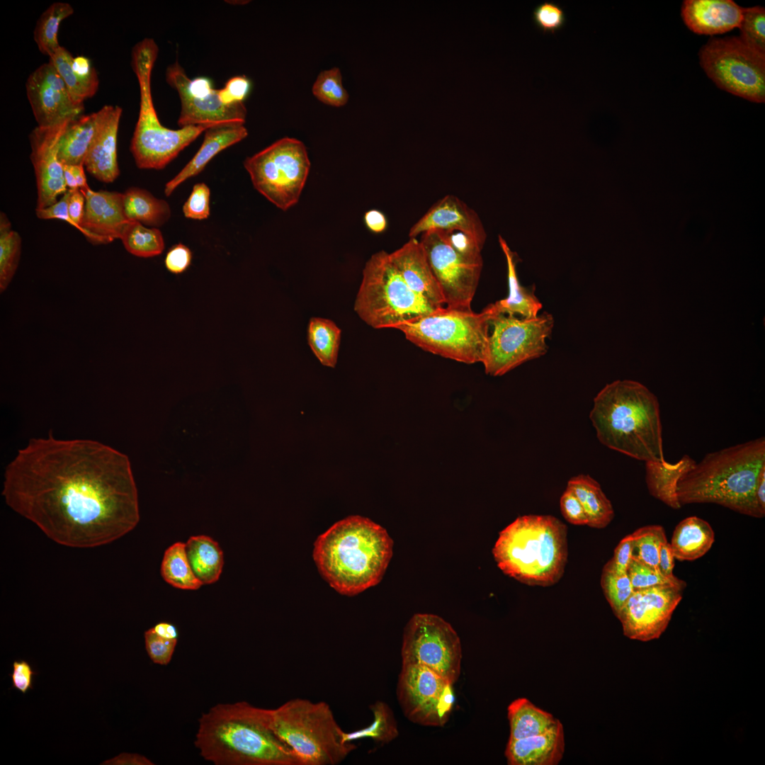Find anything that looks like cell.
I'll return each instance as SVG.
<instances>
[{"label":"cell","mask_w":765,"mask_h":765,"mask_svg":"<svg viewBox=\"0 0 765 765\" xmlns=\"http://www.w3.org/2000/svg\"><path fill=\"white\" fill-rule=\"evenodd\" d=\"M2 495L48 538L72 548L110 543L139 522L128 456L89 439L34 438L7 465Z\"/></svg>","instance_id":"6da1fadb"},{"label":"cell","mask_w":765,"mask_h":765,"mask_svg":"<svg viewBox=\"0 0 765 765\" xmlns=\"http://www.w3.org/2000/svg\"><path fill=\"white\" fill-rule=\"evenodd\" d=\"M387 531L368 518L348 516L319 536L313 559L339 594L354 596L378 584L392 555Z\"/></svg>","instance_id":"7a4b0ae2"},{"label":"cell","mask_w":765,"mask_h":765,"mask_svg":"<svg viewBox=\"0 0 765 765\" xmlns=\"http://www.w3.org/2000/svg\"><path fill=\"white\" fill-rule=\"evenodd\" d=\"M195 746L215 765H300L293 752L266 727L260 708L246 701L219 703L198 720Z\"/></svg>","instance_id":"3957f363"},{"label":"cell","mask_w":765,"mask_h":765,"mask_svg":"<svg viewBox=\"0 0 765 765\" xmlns=\"http://www.w3.org/2000/svg\"><path fill=\"white\" fill-rule=\"evenodd\" d=\"M589 416L597 438L608 448L645 462L665 460L659 404L642 383L617 380L606 385Z\"/></svg>","instance_id":"277c9868"},{"label":"cell","mask_w":765,"mask_h":765,"mask_svg":"<svg viewBox=\"0 0 765 765\" xmlns=\"http://www.w3.org/2000/svg\"><path fill=\"white\" fill-rule=\"evenodd\" d=\"M765 466V438L707 453L679 479L681 506L712 503L755 518L765 515L755 499L758 475Z\"/></svg>","instance_id":"5b68a950"},{"label":"cell","mask_w":765,"mask_h":765,"mask_svg":"<svg viewBox=\"0 0 765 765\" xmlns=\"http://www.w3.org/2000/svg\"><path fill=\"white\" fill-rule=\"evenodd\" d=\"M492 553L510 577L530 586H552L563 576L567 561V526L553 516H519L499 533Z\"/></svg>","instance_id":"8992f818"},{"label":"cell","mask_w":765,"mask_h":765,"mask_svg":"<svg viewBox=\"0 0 765 765\" xmlns=\"http://www.w3.org/2000/svg\"><path fill=\"white\" fill-rule=\"evenodd\" d=\"M271 732L297 756L300 765H336L356 749L346 742L344 731L329 705L293 698L276 708H260Z\"/></svg>","instance_id":"52a82bcc"},{"label":"cell","mask_w":765,"mask_h":765,"mask_svg":"<svg viewBox=\"0 0 765 765\" xmlns=\"http://www.w3.org/2000/svg\"><path fill=\"white\" fill-rule=\"evenodd\" d=\"M494 313L491 304L479 313L444 307L395 329L426 351L464 363H482Z\"/></svg>","instance_id":"ba28073f"},{"label":"cell","mask_w":765,"mask_h":765,"mask_svg":"<svg viewBox=\"0 0 765 765\" xmlns=\"http://www.w3.org/2000/svg\"><path fill=\"white\" fill-rule=\"evenodd\" d=\"M354 310L375 329L392 328L427 315L436 309L405 283L385 251L371 256L363 271Z\"/></svg>","instance_id":"9c48e42d"},{"label":"cell","mask_w":765,"mask_h":765,"mask_svg":"<svg viewBox=\"0 0 765 765\" xmlns=\"http://www.w3.org/2000/svg\"><path fill=\"white\" fill-rule=\"evenodd\" d=\"M244 166L255 189L277 208L287 210L299 200L310 162L301 141L283 137L247 157Z\"/></svg>","instance_id":"30bf717a"},{"label":"cell","mask_w":765,"mask_h":765,"mask_svg":"<svg viewBox=\"0 0 765 765\" xmlns=\"http://www.w3.org/2000/svg\"><path fill=\"white\" fill-rule=\"evenodd\" d=\"M153 67L142 64L134 72L140 86V110L130 143V152L139 169H162L202 132L218 125H190L178 130L163 126L155 110L151 91Z\"/></svg>","instance_id":"8fae6325"},{"label":"cell","mask_w":765,"mask_h":765,"mask_svg":"<svg viewBox=\"0 0 765 765\" xmlns=\"http://www.w3.org/2000/svg\"><path fill=\"white\" fill-rule=\"evenodd\" d=\"M554 319L548 312L523 318L494 313L482 361L485 373L500 376L548 351Z\"/></svg>","instance_id":"7c38bea8"},{"label":"cell","mask_w":765,"mask_h":765,"mask_svg":"<svg viewBox=\"0 0 765 765\" xmlns=\"http://www.w3.org/2000/svg\"><path fill=\"white\" fill-rule=\"evenodd\" d=\"M705 72L720 89L750 101H765V52L740 37L710 38L700 51Z\"/></svg>","instance_id":"4fadbf2b"},{"label":"cell","mask_w":765,"mask_h":765,"mask_svg":"<svg viewBox=\"0 0 765 765\" xmlns=\"http://www.w3.org/2000/svg\"><path fill=\"white\" fill-rule=\"evenodd\" d=\"M402 664L423 666L454 684L462 659L460 638L442 618L414 614L406 625L401 650Z\"/></svg>","instance_id":"5bb4252c"},{"label":"cell","mask_w":765,"mask_h":765,"mask_svg":"<svg viewBox=\"0 0 765 765\" xmlns=\"http://www.w3.org/2000/svg\"><path fill=\"white\" fill-rule=\"evenodd\" d=\"M453 684L427 667L402 664L397 696L410 721L426 726H443L453 708Z\"/></svg>","instance_id":"9a60e30c"},{"label":"cell","mask_w":765,"mask_h":765,"mask_svg":"<svg viewBox=\"0 0 765 765\" xmlns=\"http://www.w3.org/2000/svg\"><path fill=\"white\" fill-rule=\"evenodd\" d=\"M419 241L440 285L445 307L471 311L483 261L470 260L456 251L438 230L424 232Z\"/></svg>","instance_id":"2e32d148"},{"label":"cell","mask_w":765,"mask_h":765,"mask_svg":"<svg viewBox=\"0 0 765 765\" xmlns=\"http://www.w3.org/2000/svg\"><path fill=\"white\" fill-rule=\"evenodd\" d=\"M167 83L180 97L181 108L178 119L181 128L208 123H244L246 109L243 103H223L219 89L213 88L207 77L190 79L178 62L169 65L166 72Z\"/></svg>","instance_id":"e0dca14e"},{"label":"cell","mask_w":765,"mask_h":765,"mask_svg":"<svg viewBox=\"0 0 765 765\" xmlns=\"http://www.w3.org/2000/svg\"><path fill=\"white\" fill-rule=\"evenodd\" d=\"M684 589L660 585L634 590L617 617L623 634L643 642L659 638L681 601Z\"/></svg>","instance_id":"ac0fdd59"},{"label":"cell","mask_w":765,"mask_h":765,"mask_svg":"<svg viewBox=\"0 0 765 765\" xmlns=\"http://www.w3.org/2000/svg\"><path fill=\"white\" fill-rule=\"evenodd\" d=\"M72 120L68 119L51 126L38 125L30 133V158L36 180L37 209L55 204L57 197L68 191L64 179L63 164L59 159L58 153L61 138Z\"/></svg>","instance_id":"d6986e66"},{"label":"cell","mask_w":765,"mask_h":765,"mask_svg":"<svg viewBox=\"0 0 765 765\" xmlns=\"http://www.w3.org/2000/svg\"><path fill=\"white\" fill-rule=\"evenodd\" d=\"M26 94L38 126H51L81 115L84 103L77 102L55 67L48 62L28 77Z\"/></svg>","instance_id":"ffe728a7"},{"label":"cell","mask_w":765,"mask_h":765,"mask_svg":"<svg viewBox=\"0 0 765 765\" xmlns=\"http://www.w3.org/2000/svg\"><path fill=\"white\" fill-rule=\"evenodd\" d=\"M81 223L82 234L94 245L106 244L120 239L131 222L125 215L123 194L106 190H88Z\"/></svg>","instance_id":"44dd1931"},{"label":"cell","mask_w":765,"mask_h":765,"mask_svg":"<svg viewBox=\"0 0 765 765\" xmlns=\"http://www.w3.org/2000/svg\"><path fill=\"white\" fill-rule=\"evenodd\" d=\"M98 110L100 117L97 130L84 166L98 181L111 183L120 174L117 141L123 110L118 106L106 105Z\"/></svg>","instance_id":"7402d4cb"},{"label":"cell","mask_w":765,"mask_h":765,"mask_svg":"<svg viewBox=\"0 0 765 765\" xmlns=\"http://www.w3.org/2000/svg\"><path fill=\"white\" fill-rule=\"evenodd\" d=\"M389 254L412 290L436 309L445 307L440 285L419 240L409 238L402 247Z\"/></svg>","instance_id":"603a6c76"},{"label":"cell","mask_w":765,"mask_h":765,"mask_svg":"<svg viewBox=\"0 0 765 765\" xmlns=\"http://www.w3.org/2000/svg\"><path fill=\"white\" fill-rule=\"evenodd\" d=\"M433 230H462L485 242L487 234L475 210L453 195L432 205L409 230V238Z\"/></svg>","instance_id":"cb8c5ba5"},{"label":"cell","mask_w":765,"mask_h":765,"mask_svg":"<svg viewBox=\"0 0 765 765\" xmlns=\"http://www.w3.org/2000/svg\"><path fill=\"white\" fill-rule=\"evenodd\" d=\"M743 9L731 0H686L681 15L693 32L715 35L739 28Z\"/></svg>","instance_id":"d4e9b609"},{"label":"cell","mask_w":765,"mask_h":765,"mask_svg":"<svg viewBox=\"0 0 765 765\" xmlns=\"http://www.w3.org/2000/svg\"><path fill=\"white\" fill-rule=\"evenodd\" d=\"M564 749L563 726L558 720L543 733L509 739L505 755L511 765H556L562 758Z\"/></svg>","instance_id":"484cf974"},{"label":"cell","mask_w":765,"mask_h":765,"mask_svg":"<svg viewBox=\"0 0 765 765\" xmlns=\"http://www.w3.org/2000/svg\"><path fill=\"white\" fill-rule=\"evenodd\" d=\"M244 123H226L208 128L205 131L203 143L194 157L175 177L166 183L165 195L169 196L180 184L200 173L218 153L245 138L248 132Z\"/></svg>","instance_id":"4316f807"},{"label":"cell","mask_w":765,"mask_h":765,"mask_svg":"<svg viewBox=\"0 0 765 765\" xmlns=\"http://www.w3.org/2000/svg\"><path fill=\"white\" fill-rule=\"evenodd\" d=\"M63 79L73 98L79 103L96 93L99 79L91 60L84 56L74 57L60 46L49 57L48 61Z\"/></svg>","instance_id":"83f0119b"},{"label":"cell","mask_w":765,"mask_h":765,"mask_svg":"<svg viewBox=\"0 0 765 765\" xmlns=\"http://www.w3.org/2000/svg\"><path fill=\"white\" fill-rule=\"evenodd\" d=\"M499 242L506 260L509 295L492 304V308L496 313L523 318L537 317L543 305L534 293L535 288L529 289L521 285L516 272V254L500 235Z\"/></svg>","instance_id":"f1b7e54d"},{"label":"cell","mask_w":765,"mask_h":765,"mask_svg":"<svg viewBox=\"0 0 765 765\" xmlns=\"http://www.w3.org/2000/svg\"><path fill=\"white\" fill-rule=\"evenodd\" d=\"M696 461L684 455L678 462H645V481L650 494L667 506L679 509L681 506L676 494V486L681 476Z\"/></svg>","instance_id":"f546056e"},{"label":"cell","mask_w":765,"mask_h":765,"mask_svg":"<svg viewBox=\"0 0 765 765\" xmlns=\"http://www.w3.org/2000/svg\"><path fill=\"white\" fill-rule=\"evenodd\" d=\"M715 533L703 518L693 516L681 521L675 527L670 545L675 559L692 561L703 556L711 548Z\"/></svg>","instance_id":"4dcf8cb0"},{"label":"cell","mask_w":765,"mask_h":765,"mask_svg":"<svg viewBox=\"0 0 765 765\" xmlns=\"http://www.w3.org/2000/svg\"><path fill=\"white\" fill-rule=\"evenodd\" d=\"M99 110L73 119L66 128L60 142L59 159L63 165L84 164L95 136Z\"/></svg>","instance_id":"1f68e13d"},{"label":"cell","mask_w":765,"mask_h":765,"mask_svg":"<svg viewBox=\"0 0 765 765\" xmlns=\"http://www.w3.org/2000/svg\"><path fill=\"white\" fill-rule=\"evenodd\" d=\"M567 487L580 501L587 516V526L604 528L612 521L613 507L596 480L588 475H579L571 477Z\"/></svg>","instance_id":"d6a6232c"},{"label":"cell","mask_w":765,"mask_h":765,"mask_svg":"<svg viewBox=\"0 0 765 765\" xmlns=\"http://www.w3.org/2000/svg\"><path fill=\"white\" fill-rule=\"evenodd\" d=\"M188 562L198 579L203 584L216 582L222 572L223 552L217 541L205 535L189 538L185 543Z\"/></svg>","instance_id":"836d02e7"},{"label":"cell","mask_w":765,"mask_h":765,"mask_svg":"<svg viewBox=\"0 0 765 765\" xmlns=\"http://www.w3.org/2000/svg\"><path fill=\"white\" fill-rule=\"evenodd\" d=\"M123 194L125 212L130 220L157 228L169 220V203L157 198L147 190L130 187Z\"/></svg>","instance_id":"e575fe53"},{"label":"cell","mask_w":765,"mask_h":765,"mask_svg":"<svg viewBox=\"0 0 765 765\" xmlns=\"http://www.w3.org/2000/svg\"><path fill=\"white\" fill-rule=\"evenodd\" d=\"M511 740H518L543 733L559 720L533 704L526 698L514 701L508 707Z\"/></svg>","instance_id":"d590c367"},{"label":"cell","mask_w":765,"mask_h":765,"mask_svg":"<svg viewBox=\"0 0 765 765\" xmlns=\"http://www.w3.org/2000/svg\"><path fill=\"white\" fill-rule=\"evenodd\" d=\"M309 345L320 363L331 368L336 363L341 330L332 321L312 317L308 325Z\"/></svg>","instance_id":"8d00e7d4"},{"label":"cell","mask_w":765,"mask_h":765,"mask_svg":"<svg viewBox=\"0 0 765 765\" xmlns=\"http://www.w3.org/2000/svg\"><path fill=\"white\" fill-rule=\"evenodd\" d=\"M161 574L171 586L183 590H197L203 584L194 574L188 562L185 543L177 542L169 547L161 565Z\"/></svg>","instance_id":"74e56055"},{"label":"cell","mask_w":765,"mask_h":765,"mask_svg":"<svg viewBox=\"0 0 765 765\" xmlns=\"http://www.w3.org/2000/svg\"><path fill=\"white\" fill-rule=\"evenodd\" d=\"M74 13L72 6L67 2H54L39 17L34 30V40L43 55L50 57L61 45L57 36L63 20Z\"/></svg>","instance_id":"f35d334b"},{"label":"cell","mask_w":765,"mask_h":765,"mask_svg":"<svg viewBox=\"0 0 765 765\" xmlns=\"http://www.w3.org/2000/svg\"><path fill=\"white\" fill-rule=\"evenodd\" d=\"M125 249L138 257L149 258L159 255L164 249L162 232L157 228H149L131 221L120 237Z\"/></svg>","instance_id":"ab89813d"},{"label":"cell","mask_w":765,"mask_h":765,"mask_svg":"<svg viewBox=\"0 0 765 765\" xmlns=\"http://www.w3.org/2000/svg\"><path fill=\"white\" fill-rule=\"evenodd\" d=\"M21 251V238L11 229V225L4 212L0 214V290L4 292L18 266Z\"/></svg>","instance_id":"60d3db41"},{"label":"cell","mask_w":765,"mask_h":765,"mask_svg":"<svg viewBox=\"0 0 765 765\" xmlns=\"http://www.w3.org/2000/svg\"><path fill=\"white\" fill-rule=\"evenodd\" d=\"M373 722L367 727L344 732L346 742L353 743L356 740L371 738L376 742H387L397 735L392 713L386 704L378 701L371 706Z\"/></svg>","instance_id":"b9f144b4"},{"label":"cell","mask_w":765,"mask_h":765,"mask_svg":"<svg viewBox=\"0 0 765 765\" xmlns=\"http://www.w3.org/2000/svg\"><path fill=\"white\" fill-rule=\"evenodd\" d=\"M633 539V557L658 568L659 552L662 544L667 541L665 531L659 525H648L631 533Z\"/></svg>","instance_id":"7bdbcfd3"},{"label":"cell","mask_w":765,"mask_h":765,"mask_svg":"<svg viewBox=\"0 0 765 765\" xmlns=\"http://www.w3.org/2000/svg\"><path fill=\"white\" fill-rule=\"evenodd\" d=\"M312 91L319 101L332 106H343L348 100V94L342 84L341 72L337 67L322 71Z\"/></svg>","instance_id":"ee69618b"},{"label":"cell","mask_w":765,"mask_h":765,"mask_svg":"<svg viewBox=\"0 0 765 765\" xmlns=\"http://www.w3.org/2000/svg\"><path fill=\"white\" fill-rule=\"evenodd\" d=\"M627 573L634 590L660 585H671L682 589L686 586L684 580L675 576L666 577L658 568L648 566L633 557Z\"/></svg>","instance_id":"f6af8a7d"},{"label":"cell","mask_w":765,"mask_h":765,"mask_svg":"<svg viewBox=\"0 0 765 765\" xmlns=\"http://www.w3.org/2000/svg\"><path fill=\"white\" fill-rule=\"evenodd\" d=\"M601 585L613 613L618 617L634 591L628 573L618 574L603 569Z\"/></svg>","instance_id":"bcb514c9"},{"label":"cell","mask_w":765,"mask_h":765,"mask_svg":"<svg viewBox=\"0 0 765 765\" xmlns=\"http://www.w3.org/2000/svg\"><path fill=\"white\" fill-rule=\"evenodd\" d=\"M740 36L745 42L765 52V9L754 6L743 9Z\"/></svg>","instance_id":"7dc6e473"},{"label":"cell","mask_w":765,"mask_h":765,"mask_svg":"<svg viewBox=\"0 0 765 765\" xmlns=\"http://www.w3.org/2000/svg\"><path fill=\"white\" fill-rule=\"evenodd\" d=\"M533 20L536 27L543 33H555L565 24L566 16L560 5L545 1L534 8Z\"/></svg>","instance_id":"c3c4849f"},{"label":"cell","mask_w":765,"mask_h":765,"mask_svg":"<svg viewBox=\"0 0 765 765\" xmlns=\"http://www.w3.org/2000/svg\"><path fill=\"white\" fill-rule=\"evenodd\" d=\"M210 191L204 183L194 185L193 190L183 206L186 217L193 220H205L210 215Z\"/></svg>","instance_id":"681fc988"},{"label":"cell","mask_w":765,"mask_h":765,"mask_svg":"<svg viewBox=\"0 0 765 765\" xmlns=\"http://www.w3.org/2000/svg\"><path fill=\"white\" fill-rule=\"evenodd\" d=\"M178 640L163 638L154 633L150 628L144 632L145 649L153 663L166 666L169 664L174 654Z\"/></svg>","instance_id":"f907efd6"},{"label":"cell","mask_w":765,"mask_h":765,"mask_svg":"<svg viewBox=\"0 0 765 765\" xmlns=\"http://www.w3.org/2000/svg\"><path fill=\"white\" fill-rule=\"evenodd\" d=\"M560 505L561 513L567 521L577 526L587 525L588 519L584 509L576 494L568 487L560 497Z\"/></svg>","instance_id":"816d5d0a"},{"label":"cell","mask_w":765,"mask_h":765,"mask_svg":"<svg viewBox=\"0 0 765 765\" xmlns=\"http://www.w3.org/2000/svg\"><path fill=\"white\" fill-rule=\"evenodd\" d=\"M250 89L251 83L246 76H236L230 79L225 86L219 89V97L227 105L243 103Z\"/></svg>","instance_id":"f5cc1de1"},{"label":"cell","mask_w":765,"mask_h":765,"mask_svg":"<svg viewBox=\"0 0 765 765\" xmlns=\"http://www.w3.org/2000/svg\"><path fill=\"white\" fill-rule=\"evenodd\" d=\"M633 539L631 534L624 537L614 550L613 557L603 569L618 573H627L633 557Z\"/></svg>","instance_id":"db71d44e"},{"label":"cell","mask_w":765,"mask_h":765,"mask_svg":"<svg viewBox=\"0 0 765 765\" xmlns=\"http://www.w3.org/2000/svg\"><path fill=\"white\" fill-rule=\"evenodd\" d=\"M191 260L192 253L190 249L182 244H177L168 251L164 264L169 271L179 274L189 267Z\"/></svg>","instance_id":"11a10c76"},{"label":"cell","mask_w":765,"mask_h":765,"mask_svg":"<svg viewBox=\"0 0 765 765\" xmlns=\"http://www.w3.org/2000/svg\"><path fill=\"white\" fill-rule=\"evenodd\" d=\"M35 672L26 660L14 661L11 674L13 688L26 693L33 688V679Z\"/></svg>","instance_id":"9f6ffc18"},{"label":"cell","mask_w":765,"mask_h":765,"mask_svg":"<svg viewBox=\"0 0 765 765\" xmlns=\"http://www.w3.org/2000/svg\"><path fill=\"white\" fill-rule=\"evenodd\" d=\"M69 196V191L68 189L62 197L55 204L42 209L36 208V216L42 220L57 219L63 220L76 229V226L71 219L68 212Z\"/></svg>","instance_id":"6f0895ef"},{"label":"cell","mask_w":765,"mask_h":765,"mask_svg":"<svg viewBox=\"0 0 765 765\" xmlns=\"http://www.w3.org/2000/svg\"><path fill=\"white\" fill-rule=\"evenodd\" d=\"M69 191L68 212L71 219L76 226V230L82 233L81 223L85 210V196L79 189H69Z\"/></svg>","instance_id":"680465c9"},{"label":"cell","mask_w":765,"mask_h":765,"mask_svg":"<svg viewBox=\"0 0 765 765\" xmlns=\"http://www.w3.org/2000/svg\"><path fill=\"white\" fill-rule=\"evenodd\" d=\"M674 555L668 541L663 543L659 552L658 569L666 577L674 576L673 573L674 567Z\"/></svg>","instance_id":"91938a15"},{"label":"cell","mask_w":765,"mask_h":765,"mask_svg":"<svg viewBox=\"0 0 765 765\" xmlns=\"http://www.w3.org/2000/svg\"><path fill=\"white\" fill-rule=\"evenodd\" d=\"M364 222L366 227L375 234L383 232L387 227L386 216L382 212L376 209H371L365 213Z\"/></svg>","instance_id":"94428289"},{"label":"cell","mask_w":765,"mask_h":765,"mask_svg":"<svg viewBox=\"0 0 765 765\" xmlns=\"http://www.w3.org/2000/svg\"><path fill=\"white\" fill-rule=\"evenodd\" d=\"M150 630L156 635L168 640H178L179 633L177 628L169 622H159Z\"/></svg>","instance_id":"6125c7cd"},{"label":"cell","mask_w":765,"mask_h":765,"mask_svg":"<svg viewBox=\"0 0 765 765\" xmlns=\"http://www.w3.org/2000/svg\"><path fill=\"white\" fill-rule=\"evenodd\" d=\"M755 499L759 508L765 514V466L761 469L758 475L755 488Z\"/></svg>","instance_id":"be15d7a7"},{"label":"cell","mask_w":765,"mask_h":765,"mask_svg":"<svg viewBox=\"0 0 765 765\" xmlns=\"http://www.w3.org/2000/svg\"><path fill=\"white\" fill-rule=\"evenodd\" d=\"M117 761L118 762V764H153V763L145 756L137 754H123L118 757Z\"/></svg>","instance_id":"e7e4bbea"},{"label":"cell","mask_w":765,"mask_h":765,"mask_svg":"<svg viewBox=\"0 0 765 765\" xmlns=\"http://www.w3.org/2000/svg\"><path fill=\"white\" fill-rule=\"evenodd\" d=\"M73 171L74 177L76 178L79 189L84 194L88 190L90 189L84 172V164L79 165H70Z\"/></svg>","instance_id":"03108f58"},{"label":"cell","mask_w":765,"mask_h":765,"mask_svg":"<svg viewBox=\"0 0 765 765\" xmlns=\"http://www.w3.org/2000/svg\"><path fill=\"white\" fill-rule=\"evenodd\" d=\"M63 170L64 179L67 188L70 190L79 189L76 178L74 177L70 165H63Z\"/></svg>","instance_id":"003e7915"}]
</instances>
